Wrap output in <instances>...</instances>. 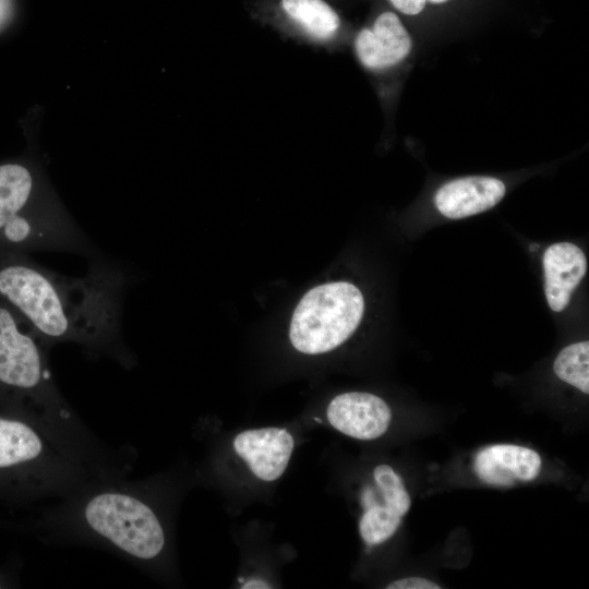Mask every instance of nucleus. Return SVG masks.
I'll use <instances>...</instances> for the list:
<instances>
[{"label": "nucleus", "instance_id": "obj_1", "mask_svg": "<svg viewBox=\"0 0 589 589\" xmlns=\"http://www.w3.org/2000/svg\"><path fill=\"white\" fill-rule=\"evenodd\" d=\"M125 285V274L101 260L75 278L38 265L27 253L0 248V299L45 344H117Z\"/></svg>", "mask_w": 589, "mask_h": 589}, {"label": "nucleus", "instance_id": "obj_2", "mask_svg": "<svg viewBox=\"0 0 589 589\" xmlns=\"http://www.w3.org/2000/svg\"><path fill=\"white\" fill-rule=\"evenodd\" d=\"M36 190L29 168L0 165V248L91 254V243L67 216L50 204L35 202Z\"/></svg>", "mask_w": 589, "mask_h": 589}, {"label": "nucleus", "instance_id": "obj_3", "mask_svg": "<svg viewBox=\"0 0 589 589\" xmlns=\"http://www.w3.org/2000/svg\"><path fill=\"white\" fill-rule=\"evenodd\" d=\"M364 313L362 292L347 281L309 290L296 306L289 328L292 346L306 354L330 351L357 329Z\"/></svg>", "mask_w": 589, "mask_h": 589}, {"label": "nucleus", "instance_id": "obj_4", "mask_svg": "<svg viewBox=\"0 0 589 589\" xmlns=\"http://www.w3.org/2000/svg\"><path fill=\"white\" fill-rule=\"evenodd\" d=\"M39 341L0 299V401L16 405L22 399L47 402L56 398Z\"/></svg>", "mask_w": 589, "mask_h": 589}, {"label": "nucleus", "instance_id": "obj_5", "mask_svg": "<svg viewBox=\"0 0 589 589\" xmlns=\"http://www.w3.org/2000/svg\"><path fill=\"white\" fill-rule=\"evenodd\" d=\"M84 519L93 531L133 557L152 560L164 549L165 534L156 514L131 494L94 495L84 507Z\"/></svg>", "mask_w": 589, "mask_h": 589}, {"label": "nucleus", "instance_id": "obj_6", "mask_svg": "<svg viewBox=\"0 0 589 589\" xmlns=\"http://www.w3.org/2000/svg\"><path fill=\"white\" fill-rule=\"evenodd\" d=\"M326 414L336 430L358 440L380 437L387 431L392 419L390 409L382 398L363 392L336 396Z\"/></svg>", "mask_w": 589, "mask_h": 589}, {"label": "nucleus", "instance_id": "obj_7", "mask_svg": "<svg viewBox=\"0 0 589 589\" xmlns=\"http://www.w3.org/2000/svg\"><path fill=\"white\" fill-rule=\"evenodd\" d=\"M293 446L291 434L280 428L247 430L233 440L237 454L263 481L277 480L284 473Z\"/></svg>", "mask_w": 589, "mask_h": 589}, {"label": "nucleus", "instance_id": "obj_8", "mask_svg": "<svg viewBox=\"0 0 589 589\" xmlns=\"http://www.w3.org/2000/svg\"><path fill=\"white\" fill-rule=\"evenodd\" d=\"M354 49L362 65L382 70L406 58L411 49V38L395 13L384 12L372 28H363L358 34Z\"/></svg>", "mask_w": 589, "mask_h": 589}, {"label": "nucleus", "instance_id": "obj_9", "mask_svg": "<svg viewBox=\"0 0 589 589\" xmlns=\"http://www.w3.org/2000/svg\"><path fill=\"white\" fill-rule=\"evenodd\" d=\"M505 184L496 178L472 176L442 185L435 196L437 211L450 219H460L494 207L505 195Z\"/></svg>", "mask_w": 589, "mask_h": 589}, {"label": "nucleus", "instance_id": "obj_10", "mask_svg": "<svg viewBox=\"0 0 589 589\" xmlns=\"http://www.w3.org/2000/svg\"><path fill=\"white\" fill-rule=\"evenodd\" d=\"M542 263L548 304L552 311L561 312L586 275V255L572 242H557L545 250Z\"/></svg>", "mask_w": 589, "mask_h": 589}, {"label": "nucleus", "instance_id": "obj_11", "mask_svg": "<svg viewBox=\"0 0 589 589\" xmlns=\"http://www.w3.org/2000/svg\"><path fill=\"white\" fill-rule=\"evenodd\" d=\"M473 468L478 477L493 485L508 486L516 481H531L540 472L541 458L528 447L497 444L480 450Z\"/></svg>", "mask_w": 589, "mask_h": 589}, {"label": "nucleus", "instance_id": "obj_12", "mask_svg": "<svg viewBox=\"0 0 589 589\" xmlns=\"http://www.w3.org/2000/svg\"><path fill=\"white\" fill-rule=\"evenodd\" d=\"M44 442L28 422L0 413V481L8 480L37 462Z\"/></svg>", "mask_w": 589, "mask_h": 589}, {"label": "nucleus", "instance_id": "obj_13", "mask_svg": "<svg viewBox=\"0 0 589 589\" xmlns=\"http://www.w3.org/2000/svg\"><path fill=\"white\" fill-rule=\"evenodd\" d=\"M281 7L314 39L327 40L339 28V16L324 0H281Z\"/></svg>", "mask_w": 589, "mask_h": 589}, {"label": "nucleus", "instance_id": "obj_14", "mask_svg": "<svg viewBox=\"0 0 589 589\" xmlns=\"http://www.w3.org/2000/svg\"><path fill=\"white\" fill-rule=\"evenodd\" d=\"M553 370L558 378L589 393V342L579 341L563 348L554 360Z\"/></svg>", "mask_w": 589, "mask_h": 589}, {"label": "nucleus", "instance_id": "obj_15", "mask_svg": "<svg viewBox=\"0 0 589 589\" xmlns=\"http://www.w3.org/2000/svg\"><path fill=\"white\" fill-rule=\"evenodd\" d=\"M401 516L386 505L371 504L365 507L359 530L363 541L372 546L389 539L398 529Z\"/></svg>", "mask_w": 589, "mask_h": 589}, {"label": "nucleus", "instance_id": "obj_16", "mask_svg": "<svg viewBox=\"0 0 589 589\" xmlns=\"http://www.w3.org/2000/svg\"><path fill=\"white\" fill-rule=\"evenodd\" d=\"M374 480L381 490L385 505L401 517L410 508L411 500L400 477L387 465H380L373 471Z\"/></svg>", "mask_w": 589, "mask_h": 589}, {"label": "nucleus", "instance_id": "obj_17", "mask_svg": "<svg viewBox=\"0 0 589 589\" xmlns=\"http://www.w3.org/2000/svg\"><path fill=\"white\" fill-rule=\"evenodd\" d=\"M387 589H440L435 582L421 577H407L390 582Z\"/></svg>", "mask_w": 589, "mask_h": 589}, {"label": "nucleus", "instance_id": "obj_18", "mask_svg": "<svg viewBox=\"0 0 589 589\" xmlns=\"http://www.w3.org/2000/svg\"><path fill=\"white\" fill-rule=\"evenodd\" d=\"M426 1H430L433 3H442L447 0H390L393 5L397 10H399L400 12L405 14H411V15L420 13L423 10Z\"/></svg>", "mask_w": 589, "mask_h": 589}, {"label": "nucleus", "instance_id": "obj_19", "mask_svg": "<svg viewBox=\"0 0 589 589\" xmlns=\"http://www.w3.org/2000/svg\"><path fill=\"white\" fill-rule=\"evenodd\" d=\"M243 589H255V588H272L268 582L262 580V579H252L242 586Z\"/></svg>", "mask_w": 589, "mask_h": 589}]
</instances>
